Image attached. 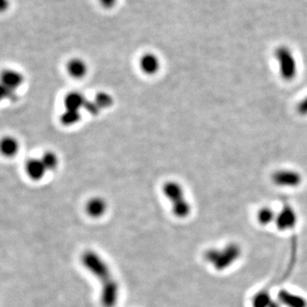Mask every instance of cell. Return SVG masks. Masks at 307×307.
I'll list each match as a JSON object with an SVG mask.
<instances>
[{
  "label": "cell",
  "instance_id": "6da1fadb",
  "mask_svg": "<svg viewBox=\"0 0 307 307\" xmlns=\"http://www.w3.org/2000/svg\"><path fill=\"white\" fill-rule=\"evenodd\" d=\"M83 266L98 279L101 284L100 301L103 307H115L119 299V284L110 266L97 253L84 251L80 255Z\"/></svg>",
  "mask_w": 307,
  "mask_h": 307
},
{
  "label": "cell",
  "instance_id": "7a4b0ae2",
  "mask_svg": "<svg viewBox=\"0 0 307 307\" xmlns=\"http://www.w3.org/2000/svg\"><path fill=\"white\" fill-rule=\"evenodd\" d=\"M162 191L168 200L172 202V213L177 218L184 219L189 216L191 207L186 200L182 186L174 181L166 182L163 185Z\"/></svg>",
  "mask_w": 307,
  "mask_h": 307
},
{
  "label": "cell",
  "instance_id": "3957f363",
  "mask_svg": "<svg viewBox=\"0 0 307 307\" xmlns=\"http://www.w3.org/2000/svg\"><path fill=\"white\" fill-rule=\"evenodd\" d=\"M241 255V249L237 244L231 243L222 249L213 248L207 251L205 259L215 269L224 270L233 265Z\"/></svg>",
  "mask_w": 307,
  "mask_h": 307
},
{
  "label": "cell",
  "instance_id": "277c9868",
  "mask_svg": "<svg viewBox=\"0 0 307 307\" xmlns=\"http://www.w3.org/2000/svg\"><path fill=\"white\" fill-rule=\"evenodd\" d=\"M275 57L278 62L279 72L282 79L286 81L293 80L297 73V63L290 49L285 45L279 46L275 51Z\"/></svg>",
  "mask_w": 307,
  "mask_h": 307
},
{
  "label": "cell",
  "instance_id": "5b68a950",
  "mask_svg": "<svg viewBox=\"0 0 307 307\" xmlns=\"http://www.w3.org/2000/svg\"><path fill=\"white\" fill-rule=\"evenodd\" d=\"M271 180L276 185L297 187L302 182V176L293 170H278L271 175Z\"/></svg>",
  "mask_w": 307,
  "mask_h": 307
},
{
  "label": "cell",
  "instance_id": "8992f818",
  "mask_svg": "<svg viewBox=\"0 0 307 307\" xmlns=\"http://www.w3.org/2000/svg\"><path fill=\"white\" fill-rule=\"evenodd\" d=\"M276 226L281 231H286L292 229L295 226L297 216L295 212L291 207L285 206L276 215Z\"/></svg>",
  "mask_w": 307,
  "mask_h": 307
},
{
  "label": "cell",
  "instance_id": "52a82bcc",
  "mask_svg": "<svg viewBox=\"0 0 307 307\" xmlns=\"http://www.w3.org/2000/svg\"><path fill=\"white\" fill-rule=\"evenodd\" d=\"M107 210V203L101 197H92L85 205V212L90 217L100 218Z\"/></svg>",
  "mask_w": 307,
  "mask_h": 307
},
{
  "label": "cell",
  "instance_id": "ba28073f",
  "mask_svg": "<svg viewBox=\"0 0 307 307\" xmlns=\"http://www.w3.org/2000/svg\"><path fill=\"white\" fill-rule=\"evenodd\" d=\"M139 66L141 70L146 74L152 75L157 73L160 68V61L155 54L145 53L139 60Z\"/></svg>",
  "mask_w": 307,
  "mask_h": 307
},
{
  "label": "cell",
  "instance_id": "9c48e42d",
  "mask_svg": "<svg viewBox=\"0 0 307 307\" xmlns=\"http://www.w3.org/2000/svg\"><path fill=\"white\" fill-rule=\"evenodd\" d=\"M26 172L33 180H40L47 171L41 160L30 159L27 161L25 166Z\"/></svg>",
  "mask_w": 307,
  "mask_h": 307
},
{
  "label": "cell",
  "instance_id": "30bf717a",
  "mask_svg": "<svg viewBox=\"0 0 307 307\" xmlns=\"http://www.w3.org/2000/svg\"><path fill=\"white\" fill-rule=\"evenodd\" d=\"M66 69L68 74L74 79H81L87 73L86 63L79 58L69 60L66 66Z\"/></svg>",
  "mask_w": 307,
  "mask_h": 307
},
{
  "label": "cell",
  "instance_id": "8fae6325",
  "mask_svg": "<svg viewBox=\"0 0 307 307\" xmlns=\"http://www.w3.org/2000/svg\"><path fill=\"white\" fill-rule=\"evenodd\" d=\"M23 74L17 71L7 69L2 73V85L9 89L15 90L23 84Z\"/></svg>",
  "mask_w": 307,
  "mask_h": 307
},
{
  "label": "cell",
  "instance_id": "7c38bea8",
  "mask_svg": "<svg viewBox=\"0 0 307 307\" xmlns=\"http://www.w3.org/2000/svg\"><path fill=\"white\" fill-rule=\"evenodd\" d=\"M86 99L79 91H71L68 93L64 98L66 110H78L84 107Z\"/></svg>",
  "mask_w": 307,
  "mask_h": 307
},
{
  "label": "cell",
  "instance_id": "4fadbf2b",
  "mask_svg": "<svg viewBox=\"0 0 307 307\" xmlns=\"http://www.w3.org/2000/svg\"><path fill=\"white\" fill-rule=\"evenodd\" d=\"M280 301L286 304L287 307H305L306 301L301 296L295 293H289L287 291L282 292L279 296Z\"/></svg>",
  "mask_w": 307,
  "mask_h": 307
},
{
  "label": "cell",
  "instance_id": "5bb4252c",
  "mask_svg": "<svg viewBox=\"0 0 307 307\" xmlns=\"http://www.w3.org/2000/svg\"><path fill=\"white\" fill-rule=\"evenodd\" d=\"M19 150V144L12 137H6L1 142V151L7 157L14 156Z\"/></svg>",
  "mask_w": 307,
  "mask_h": 307
},
{
  "label": "cell",
  "instance_id": "9a60e30c",
  "mask_svg": "<svg viewBox=\"0 0 307 307\" xmlns=\"http://www.w3.org/2000/svg\"><path fill=\"white\" fill-rule=\"evenodd\" d=\"M276 215L274 213V210L268 207L260 209L257 215V220L262 226H267L273 222L274 220H276Z\"/></svg>",
  "mask_w": 307,
  "mask_h": 307
},
{
  "label": "cell",
  "instance_id": "2e32d148",
  "mask_svg": "<svg viewBox=\"0 0 307 307\" xmlns=\"http://www.w3.org/2000/svg\"><path fill=\"white\" fill-rule=\"evenodd\" d=\"M80 120V114L78 110H66L60 116L61 123L64 126H73Z\"/></svg>",
  "mask_w": 307,
  "mask_h": 307
},
{
  "label": "cell",
  "instance_id": "e0dca14e",
  "mask_svg": "<svg viewBox=\"0 0 307 307\" xmlns=\"http://www.w3.org/2000/svg\"><path fill=\"white\" fill-rule=\"evenodd\" d=\"M41 161H42L44 166H45L46 170H53L56 168L58 164V159L56 154L53 152H45L41 157Z\"/></svg>",
  "mask_w": 307,
  "mask_h": 307
},
{
  "label": "cell",
  "instance_id": "ac0fdd59",
  "mask_svg": "<svg viewBox=\"0 0 307 307\" xmlns=\"http://www.w3.org/2000/svg\"><path fill=\"white\" fill-rule=\"evenodd\" d=\"M94 101H96L101 110V109H107V108L110 107L111 105H113L112 96H110V94L104 92V91L97 93Z\"/></svg>",
  "mask_w": 307,
  "mask_h": 307
},
{
  "label": "cell",
  "instance_id": "d6986e66",
  "mask_svg": "<svg viewBox=\"0 0 307 307\" xmlns=\"http://www.w3.org/2000/svg\"><path fill=\"white\" fill-rule=\"evenodd\" d=\"M85 110L87 112L90 114V115H93V116H96V115H98L99 112H100V107H99L97 104H96V101H85V106H84Z\"/></svg>",
  "mask_w": 307,
  "mask_h": 307
},
{
  "label": "cell",
  "instance_id": "ffe728a7",
  "mask_svg": "<svg viewBox=\"0 0 307 307\" xmlns=\"http://www.w3.org/2000/svg\"><path fill=\"white\" fill-rule=\"evenodd\" d=\"M269 304H270V299H269L267 294L266 295L265 294H259L254 299V307H268Z\"/></svg>",
  "mask_w": 307,
  "mask_h": 307
},
{
  "label": "cell",
  "instance_id": "44dd1931",
  "mask_svg": "<svg viewBox=\"0 0 307 307\" xmlns=\"http://www.w3.org/2000/svg\"><path fill=\"white\" fill-rule=\"evenodd\" d=\"M297 111L301 116H306L307 115V96L304 98L302 99L297 105Z\"/></svg>",
  "mask_w": 307,
  "mask_h": 307
},
{
  "label": "cell",
  "instance_id": "7402d4cb",
  "mask_svg": "<svg viewBox=\"0 0 307 307\" xmlns=\"http://www.w3.org/2000/svg\"><path fill=\"white\" fill-rule=\"evenodd\" d=\"M118 0H98L101 7L105 9H112L116 6Z\"/></svg>",
  "mask_w": 307,
  "mask_h": 307
},
{
  "label": "cell",
  "instance_id": "603a6c76",
  "mask_svg": "<svg viewBox=\"0 0 307 307\" xmlns=\"http://www.w3.org/2000/svg\"><path fill=\"white\" fill-rule=\"evenodd\" d=\"M9 6H10V1L9 0H2V2H1V10L2 11L7 10Z\"/></svg>",
  "mask_w": 307,
  "mask_h": 307
}]
</instances>
